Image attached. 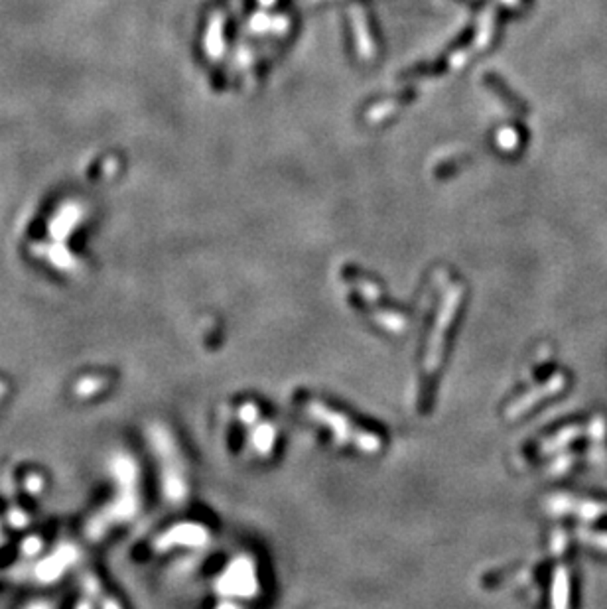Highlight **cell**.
Returning <instances> with one entry per match:
<instances>
[{
    "mask_svg": "<svg viewBox=\"0 0 607 609\" xmlns=\"http://www.w3.org/2000/svg\"><path fill=\"white\" fill-rule=\"evenodd\" d=\"M69 554H71V550L67 548V550H61V553H57L56 556H54V560L49 558V560H46L42 566L38 568V576L42 578V580H54V578H57L59 576V572L66 568V564L69 562Z\"/></svg>",
    "mask_w": 607,
    "mask_h": 609,
    "instance_id": "1",
    "label": "cell"
},
{
    "mask_svg": "<svg viewBox=\"0 0 607 609\" xmlns=\"http://www.w3.org/2000/svg\"><path fill=\"white\" fill-rule=\"evenodd\" d=\"M38 550H40V543L38 541H34V538L24 544V553L26 554H34V553H38Z\"/></svg>",
    "mask_w": 607,
    "mask_h": 609,
    "instance_id": "2",
    "label": "cell"
}]
</instances>
